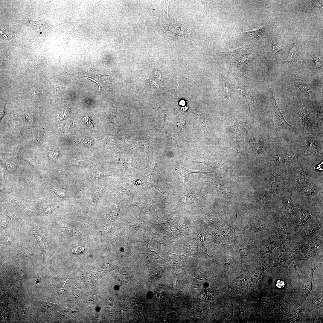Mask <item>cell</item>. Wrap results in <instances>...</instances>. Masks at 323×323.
Instances as JSON below:
<instances>
[{"label":"cell","mask_w":323,"mask_h":323,"mask_svg":"<svg viewBox=\"0 0 323 323\" xmlns=\"http://www.w3.org/2000/svg\"><path fill=\"white\" fill-rule=\"evenodd\" d=\"M323 233L319 234L292 248L291 252L297 269L311 258H322Z\"/></svg>","instance_id":"6da1fadb"},{"label":"cell","mask_w":323,"mask_h":323,"mask_svg":"<svg viewBox=\"0 0 323 323\" xmlns=\"http://www.w3.org/2000/svg\"><path fill=\"white\" fill-rule=\"evenodd\" d=\"M323 217L322 203L317 201L300 200L290 236L315 222L323 220Z\"/></svg>","instance_id":"7a4b0ae2"},{"label":"cell","mask_w":323,"mask_h":323,"mask_svg":"<svg viewBox=\"0 0 323 323\" xmlns=\"http://www.w3.org/2000/svg\"><path fill=\"white\" fill-rule=\"evenodd\" d=\"M313 166L303 158L296 164L287 168V182L290 184L288 186L295 192L298 191L317 182Z\"/></svg>","instance_id":"3957f363"},{"label":"cell","mask_w":323,"mask_h":323,"mask_svg":"<svg viewBox=\"0 0 323 323\" xmlns=\"http://www.w3.org/2000/svg\"><path fill=\"white\" fill-rule=\"evenodd\" d=\"M300 202L294 191L288 187L282 191L275 202L273 210L284 215L291 232Z\"/></svg>","instance_id":"277c9868"},{"label":"cell","mask_w":323,"mask_h":323,"mask_svg":"<svg viewBox=\"0 0 323 323\" xmlns=\"http://www.w3.org/2000/svg\"><path fill=\"white\" fill-rule=\"evenodd\" d=\"M260 242L258 234L252 230L246 229L241 232L232 245L242 259L249 257L256 258L264 255L260 252Z\"/></svg>","instance_id":"5b68a950"},{"label":"cell","mask_w":323,"mask_h":323,"mask_svg":"<svg viewBox=\"0 0 323 323\" xmlns=\"http://www.w3.org/2000/svg\"><path fill=\"white\" fill-rule=\"evenodd\" d=\"M298 134L299 142L305 156L312 154L323 160V136L303 131Z\"/></svg>","instance_id":"8992f818"},{"label":"cell","mask_w":323,"mask_h":323,"mask_svg":"<svg viewBox=\"0 0 323 323\" xmlns=\"http://www.w3.org/2000/svg\"><path fill=\"white\" fill-rule=\"evenodd\" d=\"M268 216L269 226L273 227L277 231L282 245L291 252V231L289 228L286 218L282 214L274 210L269 211Z\"/></svg>","instance_id":"52a82bcc"},{"label":"cell","mask_w":323,"mask_h":323,"mask_svg":"<svg viewBox=\"0 0 323 323\" xmlns=\"http://www.w3.org/2000/svg\"><path fill=\"white\" fill-rule=\"evenodd\" d=\"M270 254V272L277 267H282L288 270L292 274L297 271L296 266L293 261L291 252L282 245L275 248Z\"/></svg>","instance_id":"ba28073f"},{"label":"cell","mask_w":323,"mask_h":323,"mask_svg":"<svg viewBox=\"0 0 323 323\" xmlns=\"http://www.w3.org/2000/svg\"><path fill=\"white\" fill-rule=\"evenodd\" d=\"M268 213L269 211L263 209L250 216L244 217L239 226L242 231L250 230L258 234L269 228Z\"/></svg>","instance_id":"9c48e42d"},{"label":"cell","mask_w":323,"mask_h":323,"mask_svg":"<svg viewBox=\"0 0 323 323\" xmlns=\"http://www.w3.org/2000/svg\"><path fill=\"white\" fill-rule=\"evenodd\" d=\"M323 258H310L303 264L300 268L297 269L301 276L300 284L306 299L309 293L312 290L313 273L316 267L323 261Z\"/></svg>","instance_id":"30bf717a"},{"label":"cell","mask_w":323,"mask_h":323,"mask_svg":"<svg viewBox=\"0 0 323 323\" xmlns=\"http://www.w3.org/2000/svg\"><path fill=\"white\" fill-rule=\"evenodd\" d=\"M287 168L273 164L270 168L268 186L269 192L275 201L280 193L286 187L283 183L286 177Z\"/></svg>","instance_id":"8fae6325"},{"label":"cell","mask_w":323,"mask_h":323,"mask_svg":"<svg viewBox=\"0 0 323 323\" xmlns=\"http://www.w3.org/2000/svg\"><path fill=\"white\" fill-rule=\"evenodd\" d=\"M260 239V250L264 255L271 253L276 248L282 245L281 240L276 230L269 226V228L258 234Z\"/></svg>","instance_id":"7c38bea8"},{"label":"cell","mask_w":323,"mask_h":323,"mask_svg":"<svg viewBox=\"0 0 323 323\" xmlns=\"http://www.w3.org/2000/svg\"><path fill=\"white\" fill-rule=\"evenodd\" d=\"M269 98L270 115L274 126L277 128L292 131L298 134V132L296 128L288 124L284 118L277 102L275 90H271Z\"/></svg>","instance_id":"4fadbf2b"},{"label":"cell","mask_w":323,"mask_h":323,"mask_svg":"<svg viewBox=\"0 0 323 323\" xmlns=\"http://www.w3.org/2000/svg\"><path fill=\"white\" fill-rule=\"evenodd\" d=\"M305 156L303 152L287 153L275 149L269 153L268 158L274 164L287 168L297 163Z\"/></svg>","instance_id":"5bb4252c"},{"label":"cell","mask_w":323,"mask_h":323,"mask_svg":"<svg viewBox=\"0 0 323 323\" xmlns=\"http://www.w3.org/2000/svg\"><path fill=\"white\" fill-rule=\"evenodd\" d=\"M323 233V220L315 222L298 233L290 236L292 248L298 243Z\"/></svg>","instance_id":"9a60e30c"},{"label":"cell","mask_w":323,"mask_h":323,"mask_svg":"<svg viewBox=\"0 0 323 323\" xmlns=\"http://www.w3.org/2000/svg\"><path fill=\"white\" fill-rule=\"evenodd\" d=\"M242 231L239 226L234 227L227 222L219 226L217 235L222 245H230L235 242Z\"/></svg>","instance_id":"2e32d148"},{"label":"cell","mask_w":323,"mask_h":323,"mask_svg":"<svg viewBox=\"0 0 323 323\" xmlns=\"http://www.w3.org/2000/svg\"><path fill=\"white\" fill-rule=\"evenodd\" d=\"M317 182L310 184L296 192L298 198L302 200H315L323 203V186Z\"/></svg>","instance_id":"e0dca14e"},{"label":"cell","mask_w":323,"mask_h":323,"mask_svg":"<svg viewBox=\"0 0 323 323\" xmlns=\"http://www.w3.org/2000/svg\"><path fill=\"white\" fill-rule=\"evenodd\" d=\"M298 111L301 124L303 129V131L316 133L312 121L309 115L307 107L304 101L302 100H300L299 103Z\"/></svg>","instance_id":"ac0fdd59"},{"label":"cell","mask_w":323,"mask_h":323,"mask_svg":"<svg viewBox=\"0 0 323 323\" xmlns=\"http://www.w3.org/2000/svg\"><path fill=\"white\" fill-rule=\"evenodd\" d=\"M239 93L245 99L249 107V113L253 115L258 114L263 111L258 103L256 97L246 91L244 88L238 89Z\"/></svg>","instance_id":"d6986e66"},{"label":"cell","mask_w":323,"mask_h":323,"mask_svg":"<svg viewBox=\"0 0 323 323\" xmlns=\"http://www.w3.org/2000/svg\"><path fill=\"white\" fill-rule=\"evenodd\" d=\"M267 140L262 137L252 138L248 142V144L251 147L249 153L255 156L263 155L265 154L263 148L268 144Z\"/></svg>","instance_id":"ffe728a7"},{"label":"cell","mask_w":323,"mask_h":323,"mask_svg":"<svg viewBox=\"0 0 323 323\" xmlns=\"http://www.w3.org/2000/svg\"><path fill=\"white\" fill-rule=\"evenodd\" d=\"M251 128L246 123L238 122L234 125L232 132L236 141L237 143L243 142L246 135Z\"/></svg>","instance_id":"44dd1931"},{"label":"cell","mask_w":323,"mask_h":323,"mask_svg":"<svg viewBox=\"0 0 323 323\" xmlns=\"http://www.w3.org/2000/svg\"><path fill=\"white\" fill-rule=\"evenodd\" d=\"M171 25L173 28L169 25V31H167L172 34V39H182L189 38L191 36V31L186 27L175 24H172Z\"/></svg>","instance_id":"7402d4cb"},{"label":"cell","mask_w":323,"mask_h":323,"mask_svg":"<svg viewBox=\"0 0 323 323\" xmlns=\"http://www.w3.org/2000/svg\"><path fill=\"white\" fill-rule=\"evenodd\" d=\"M205 180V182H208L215 187L219 193L227 196H231V193L226 187V184L230 182L224 179L219 176L214 178L206 177Z\"/></svg>","instance_id":"603a6c76"},{"label":"cell","mask_w":323,"mask_h":323,"mask_svg":"<svg viewBox=\"0 0 323 323\" xmlns=\"http://www.w3.org/2000/svg\"><path fill=\"white\" fill-rule=\"evenodd\" d=\"M290 80L291 83L297 87L303 93L310 97L313 96V91L305 80L295 75L292 76Z\"/></svg>","instance_id":"cb8c5ba5"},{"label":"cell","mask_w":323,"mask_h":323,"mask_svg":"<svg viewBox=\"0 0 323 323\" xmlns=\"http://www.w3.org/2000/svg\"><path fill=\"white\" fill-rule=\"evenodd\" d=\"M314 295L313 298L311 299L310 303H309V305L306 307L307 315L314 309L322 307L323 305L322 291L318 292V293L315 294Z\"/></svg>","instance_id":"d4e9b609"},{"label":"cell","mask_w":323,"mask_h":323,"mask_svg":"<svg viewBox=\"0 0 323 323\" xmlns=\"http://www.w3.org/2000/svg\"><path fill=\"white\" fill-rule=\"evenodd\" d=\"M247 275L243 273L234 281L232 288L237 293L241 292L244 290L247 284Z\"/></svg>","instance_id":"484cf974"},{"label":"cell","mask_w":323,"mask_h":323,"mask_svg":"<svg viewBox=\"0 0 323 323\" xmlns=\"http://www.w3.org/2000/svg\"><path fill=\"white\" fill-rule=\"evenodd\" d=\"M34 236L42 254L43 258L45 257V243L44 238L41 232L39 229L34 228L32 231Z\"/></svg>","instance_id":"4316f807"},{"label":"cell","mask_w":323,"mask_h":323,"mask_svg":"<svg viewBox=\"0 0 323 323\" xmlns=\"http://www.w3.org/2000/svg\"><path fill=\"white\" fill-rule=\"evenodd\" d=\"M177 172V176L179 179L182 180L186 181H187L189 176L192 173H198L206 174L208 173H213V172H204L191 170L183 167L178 170Z\"/></svg>","instance_id":"83f0119b"},{"label":"cell","mask_w":323,"mask_h":323,"mask_svg":"<svg viewBox=\"0 0 323 323\" xmlns=\"http://www.w3.org/2000/svg\"><path fill=\"white\" fill-rule=\"evenodd\" d=\"M231 92V88L227 86L224 83L220 87V94L222 96L227 99L232 103Z\"/></svg>","instance_id":"f1b7e54d"},{"label":"cell","mask_w":323,"mask_h":323,"mask_svg":"<svg viewBox=\"0 0 323 323\" xmlns=\"http://www.w3.org/2000/svg\"><path fill=\"white\" fill-rule=\"evenodd\" d=\"M297 53L298 50L296 48H292L288 57L284 60L283 63L288 65H290L293 63L296 58Z\"/></svg>","instance_id":"f546056e"},{"label":"cell","mask_w":323,"mask_h":323,"mask_svg":"<svg viewBox=\"0 0 323 323\" xmlns=\"http://www.w3.org/2000/svg\"><path fill=\"white\" fill-rule=\"evenodd\" d=\"M201 162L203 163L208 166L213 168H220L223 169H227L228 167L227 165L224 164L218 163L210 161L204 158L201 159Z\"/></svg>","instance_id":"4dcf8cb0"},{"label":"cell","mask_w":323,"mask_h":323,"mask_svg":"<svg viewBox=\"0 0 323 323\" xmlns=\"http://www.w3.org/2000/svg\"><path fill=\"white\" fill-rule=\"evenodd\" d=\"M22 254L31 259L32 256V247L30 243L28 241L24 243L21 249Z\"/></svg>","instance_id":"1f68e13d"},{"label":"cell","mask_w":323,"mask_h":323,"mask_svg":"<svg viewBox=\"0 0 323 323\" xmlns=\"http://www.w3.org/2000/svg\"><path fill=\"white\" fill-rule=\"evenodd\" d=\"M264 29L263 27H261L256 29L247 31L245 33L247 36L257 39L261 36Z\"/></svg>","instance_id":"d6a6232c"},{"label":"cell","mask_w":323,"mask_h":323,"mask_svg":"<svg viewBox=\"0 0 323 323\" xmlns=\"http://www.w3.org/2000/svg\"><path fill=\"white\" fill-rule=\"evenodd\" d=\"M41 59L40 57H38L34 60L29 67L31 72L33 74L39 70L41 66Z\"/></svg>","instance_id":"836d02e7"},{"label":"cell","mask_w":323,"mask_h":323,"mask_svg":"<svg viewBox=\"0 0 323 323\" xmlns=\"http://www.w3.org/2000/svg\"><path fill=\"white\" fill-rule=\"evenodd\" d=\"M1 33L3 39L7 40L11 39L14 36L13 32L9 29H5L1 31Z\"/></svg>","instance_id":"e575fe53"},{"label":"cell","mask_w":323,"mask_h":323,"mask_svg":"<svg viewBox=\"0 0 323 323\" xmlns=\"http://www.w3.org/2000/svg\"><path fill=\"white\" fill-rule=\"evenodd\" d=\"M281 41H278L277 42L273 43L272 45H273V52L274 53H275L281 49L286 48L285 43Z\"/></svg>","instance_id":"d590c367"},{"label":"cell","mask_w":323,"mask_h":323,"mask_svg":"<svg viewBox=\"0 0 323 323\" xmlns=\"http://www.w3.org/2000/svg\"><path fill=\"white\" fill-rule=\"evenodd\" d=\"M209 290H206L202 292L200 295V299L202 300H205L208 299L210 297L211 294Z\"/></svg>","instance_id":"8d00e7d4"},{"label":"cell","mask_w":323,"mask_h":323,"mask_svg":"<svg viewBox=\"0 0 323 323\" xmlns=\"http://www.w3.org/2000/svg\"><path fill=\"white\" fill-rule=\"evenodd\" d=\"M6 166L7 169L10 172L13 171L16 167V164L11 161L8 162L6 164Z\"/></svg>","instance_id":"74e56055"},{"label":"cell","mask_w":323,"mask_h":323,"mask_svg":"<svg viewBox=\"0 0 323 323\" xmlns=\"http://www.w3.org/2000/svg\"><path fill=\"white\" fill-rule=\"evenodd\" d=\"M243 49L240 47H238L236 49L231 51H228L227 52H223V53H224L225 54L236 56V55L239 54L241 50H242Z\"/></svg>","instance_id":"f35d334b"},{"label":"cell","mask_w":323,"mask_h":323,"mask_svg":"<svg viewBox=\"0 0 323 323\" xmlns=\"http://www.w3.org/2000/svg\"><path fill=\"white\" fill-rule=\"evenodd\" d=\"M84 250V249L83 247L78 246L72 249V252L73 254H79L83 252Z\"/></svg>","instance_id":"ab89813d"},{"label":"cell","mask_w":323,"mask_h":323,"mask_svg":"<svg viewBox=\"0 0 323 323\" xmlns=\"http://www.w3.org/2000/svg\"><path fill=\"white\" fill-rule=\"evenodd\" d=\"M311 59L315 62V64L318 67H321L322 65V63L319 58L315 56H312L311 57Z\"/></svg>","instance_id":"60d3db41"},{"label":"cell","mask_w":323,"mask_h":323,"mask_svg":"<svg viewBox=\"0 0 323 323\" xmlns=\"http://www.w3.org/2000/svg\"><path fill=\"white\" fill-rule=\"evenodd\" d=\"M69 115V112L67 110H64L61 114L59 115V117L60 120L64 119L68 117Z\"/></svg>","instance_id":"b9f144b4"},{"label":"cell","mask_w":323,"mask_h":323,"mask_svg":"<svg viewBox=\"0 0 323 323\" xmlns=\"http://www.w3.org/2000/svg\"><path fill=\"white\" fill-rule=\"evenodd\" d=\"M31 94L34 97V98H35L36 99H39V96L38 92L36 87H34L33 88L31 91Z\"/></svg>","instance_id":"7bdbcfd3"},{"label":"cell","mask_w":323,"mask_h":323,"mask_svg":"<svg viewBox=\"0 0 323 323\" xmlns=\"http://www.w3.org/2000/svg\"><path fill=\"white\" fill-rule=\"evenodd\" d=\"M165 1L164 4V13H166V16L168 18L169 20V19L168 15V9L169 4V1Z\"/></svg>","instance_id":"ee69618b"},{"label":"cell","mask_w":323,"mask_h":323,"mask_svg":"<svg viewBox=\"0 0 323 323\" xmlns=\"http://www.w3.org/2000/svg\"><path fill=\"white\" fill-rule=\"evenodd\" d=\"M103 189V187H100L97 189L96 191V192L95 193V196L97 197H99L100 196L102 192Z\"/></svg>","instance_id":"f6af8a7d"},{"label":"cell","mask_w":323,"mask_h":323,"mask_svg":"<svg viewBox=\"0 0 323 323\" xmlns=\"http://www.w3.org/2000/svg\"><path fill=\"white\" fill-rule=\"evenodd\" d=\"M7 226V223L5 220H2L1 222V226L2 228H4Z\"/></svg>","instance_id":"bcb514c9"},{"label":"cell","mask_w":323,"mask_h":323,"mask_svg":"<svg viewBox=\"0 0 323 323\" xmlns=\"http://www.w3.org/2000/svg\"><path fill=\"white\" fill-rule=\"evenodd\" d=\"M162 294L160 292H158L156 294V298L158 301H160L162 299Z\"/></svg>","instance_id":"7dc6e473"},{"label":"cell","mask_w":323,"mask_h":323,"mask_svg":"<svg viewBox=\"0 0 323 323\" xmlns=\"http://www.w3.org/2000/svg\"><path fill=\"white\" fill-rule=\"evenodd\" d=\"M27 183L31 187H32L35 185V181L32 179H28L27 181Z\"/></svg>","instance_id":"c3c4849f"},{"label":"cell","mask_w":323,"mask_h":323,"mask_svg":"<svg viewBox=\"0 0 323 323\" xmlns=\"http://www.w3.org/2000/svg\"><path fill=\"white\" fill-rule=\"evenodd\" d=\"M53 191L59 196L63 197L65 195V194L64 192H63L61 191L55 190V189H54Z\"/></svg>","instance_id":"681fc988"},{"label":"cell","mask_w":323,"mask_h":323,"mask_svg":"<svg viewBox=\"0 0 323 323\" xmlns=\"http://www.w3.org/2000/svg\"><path fill=\"white\" fill-rule=\"evenodd\" d=\"M3 240L6 243L9 244L11 243V239L9 236H6L3 238Z\"/></svg>","instance_id":"f907efd6"},{"label":"cell","mask_w":323,"mask_h":323,"mask_svg":"<svg viewBox=\"0 0 323 323\" xmlns=\"http://www.w3.org/2000/svg\"><path fill=\"white\" fill-rule=\"evenodd\" d=\"M5 105L3 103L1 107V117H2L4 114Z\"/></svg>","instance_id":"816d5d0a"},{"label":"cell","mask_w":323,"mask_h":323,"mask_svg":"<svg viewBox=\"0 0 323 323\" xmlns=\"http://www.w3.org/2000/svg\"><path fill=\"white\" fill-rule=\"evenodd\" d=\"M41 280V278L39 276H36L35 277V282L36 284H38L40 282Z\"/></svg>","instance_id":"f5cc1de1"}]
</instances>
